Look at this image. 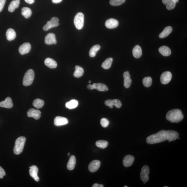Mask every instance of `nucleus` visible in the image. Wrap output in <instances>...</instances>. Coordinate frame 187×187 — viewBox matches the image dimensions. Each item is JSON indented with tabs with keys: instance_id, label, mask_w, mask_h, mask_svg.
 <instances>
[{
	"instance_id": "f257e3e1",
	"label": "nucleus",
	"mask_w": 187,
	"mask_h": 187,
	"mask_svg": "<svg viewBox=\"0 0 187 187\" xmlns=\"http://www.w3.org/2000/svg\"><path fill=\"white\" fill-rule=\"evenodd\" d=\"M167 140V131H160L156 134L150 135L147 137L146 142L149 144H155Z\"/></svg>"
},
{
	"instance_id": "f03ea898",
	"label": "nucleus",
	"mask_w": 187,
	"mask_h": 187,
	"mask_svg": "<svg viewBox=\"0 0 187 187\" xmlns=\"http://www.w3.org/2000/svg\"><path fill=\"white\" fill-rule=\"evenodd\" d=\"M184 116L181 110L175 109L170 110L167 112L166 118L172 123H178L183 119Z\"/></svg>"
},
{
	"instance_id": "7ed1b4c3",
	"label": "nucleus",
	"mask_w": 187,
	"mask_h": 187,
	"mask_svg": "<svg viewBox=\"0 0 187 187\" xmlns=\"http://www.w3.org/2000/svg\"><path fill=\"white\" fill-rule=\"evenodd\" d=\"M26 138L24 137H19L15 141L14 152L16 155L20 154L23 150Z\"/></svg>"
},
{
	"instance_id": "20e7f679",
	"label": "nucleus",
	"mask_w": 187,
	"mask_h": 187,
	"mask_svg": "<svg viewBox=\"0 0 187 187\" xmlns=\"http://www.w3.org/2000/svg\"><path fill=\"white\" fill-rule=\"evenodd\" d=\"M34 78V72L32 69H29L25 73L23 84L25 86H28L32 84Z\"/></svg>"
},
{
	"instance_id": "39448f33",
	"label": "nucleus",
	"mask_w": 187,
	"mask_h": 187,
	"mask_svg": "<svg viewBox=\"0 0 187 187\" xmlns=\"http://www.w3.org/2000/svg\"><path fill=\"white\" fill-rule=\"evenodd\" d=\"M84 15L82 12L77 13L74 19V23L76 28L78 30H81L84 26Z\"/></svg>"
},
{
	"instance_id": "423d86ee",
	"label": "nucleus",
	"mask_w": 187,
	"mask_h": 187,
	"mask_svg": "<svg viewBox=\"0 0 187 187\" xmlns=\"http://www.w3.org/2000/svg\"><path fill=\"white\" fill-rule=\"evenodd\" d=\"M59 20L58 18H52L51 20L47 22V24L43 26V30L46 31L54 27L58 26L59 24Z\"/></svg>"
},
{
	"instance_id": "0eeeda50",
	"label": "nucleus",
	"mask_w": 187,
	"mask_h": 187,
	"mask_svg": "<svg viewBox=\"0 0 187 187\" xmlns=\"http://www.w3.org/2000/svg\"><path fill=\"white\" fill-rule=\"evenodd\" d=\"M149 167L147 165L143 166L141 169L140 173V178L142 181L146 183L148 181L149 179Z\"/></svg>"
},
{
	"instance_id": "6e6552de",
	"label": "nucleus",
	"mask_w": 187,
	"mask_h": 187,
	"mask_svg": "<svg viewBox=\"0 0 187 187\" xmlns=\"http://www.w3.org/2000/svg\"><path fill=\"white\" fill-rule=\"evenodd\" d=\"M105 104L106 105L109 107L111 109L113 108V105L115 106L117 108H120L122 106L121 102L118 99L107 100L105 102Z\"/></svg>"
},
{
	"instance_id": "1a4fd4ad",
	"label": "nucleus",
	"mask_w": 187,
	"mask_h": 187,
	"mask_svg": "<svg viewBox=\"0 0 187 187\" xmlns=\"http://www.w3.org/2000/svg\"><path fill=\"white\" fill-rule=\"evenodd\" d=\"M172 78V74L169 72H164L162 74L160 78V80L162 84H166L169 83Z\"/></svg>"
},
{
	"instance_id": "9d476101",
	"label": "nucleus",
	"mask_w": 187,
	"mask_h": 187,
	"mask_svg": "<svg viewBox=\"0 0 187 187\" xmlns=\"http://www.w3.org/2000/svg\"><path fill=\"white\" fill-rule=\"evenodd\" d=\"M100 165V161L98 160H94L89 164L88 167V169L91 172H95L98 170Z\"/></svg>"
},
{
	"instance_id": "9b49d317",
	"label": "nucleus",
	"mask_w": 187,
	"mask_h": 187,
	"mask_svg": "<svg viewBox=\"0 0 187 187\" xmlns=\"http://www.w3.org/2000/svg\"><path fill=\"white\" fill-rule=\"evenodd\" d=\"M27 115L29 117H32L35 120H38L41 117V112L39 110L31 109L27 112Z\"/></svg>"
},
{
	"instance_id": "f8f14e48",
	"label": "nucleus",
	"mask_w": 187,
	"mask_h": 187,
	"mask_svg": "<svg viewBox=\"0 0 187 187\" xmlns=\"http://www.w3.org/2000/svg\"><path fill=\"white\" fill-rule=\"evenodd\" d=\"M45 43L48 45L56 44L57 43L56 36L53 33H49L45 36Z\"/></svg>"
},
{
	"instance_id": "ddd939ff",
	"label": "nucleus",
	"mask_w": 187,
	"mask_h": 187,
	"mask_svg": "<svg viewBox=\"0 0 187 187\" xmlns=\"http://www.w3.org/2000/svg\"><path fill=\"white\" fill-rule=\"evenodd\" d=\"M31 45L29 43H24L21 45L19 48V52L22 55L28 53L31 49Z\"/></svg>"
},
{
	"instance_id": "4468645a",
	"label": "nucleus",
	"mask_w": 187,
	"mask_h": 187,
	"mask_svg": "<svg viewBox=\"0 0 187 187\" xmlns=\"http://www.w3.org/2000/svg\"><path fill=\"white\" fill-rule=\"evenodd\" d=\"M30 170H29V173L30 175L34 179L36 182H38L39 180V178L37 174H38V168L37 166L33 165L30 167Z\"/></svg>"
},
{
	"instance_id": "2eb2a0df",
	"label": "nucleus",
	"mask_w": 187,
	"mask_h": 187,
	"mask_svg": "<svg viewBox=\"0 0 187 187\" xmlns=\"http://www.w3.org/2000/svg\"><path fill=\"white\" fill-rule=\"evenodd\" d=\"M68 123L67 118L61 116H57L54 120V124L56 126L65 125Z\"/></svg>"
},
{
	"instance_id": "dca6fc26",
	"label": "nucleus",
	"mask_w": 187,
	"mask_h": 187,
	"mask_svg": "<svg viewBox=\"0 0 187 187\" xmlns=\"http://www.w3.org/2000/svg\"><path fill=\"white\" fill-rule=\"evenodd\" d=\"M124 78V85L126 88H129L132 84V80L131 79L130 75L128 71H126L124 72L123 74Z\"/></svg>"
},
{
	"instance_id": "f3484780",
	"label": "nucleus",
	"mask_w": 187,
	"mask_h": 187,
	"mask_svg": "<svg viewBox=\"0 0 187 187\" xmlns=\"http://www.w3.org/2000/svg\"><path fill=\"white\" fill-rule=\"evenodd\" d=\"M178 136V133L176 131L172 130L167 131V140L169 141V142L176 140Z\"/></svg>"
},
{
	"instance_id": "a211bd4d",
	"label": "nucleus",
	"mask_w": 187,
	"mask_h": 187,
	"mask_svg": "<svg viewBox=\"0 0 187 187\" xmlns=\"http://www.w3.org/2000/svg\"><path fill=\"white\" fill-rule=\"evenodd\" d=\"M134 161V158L133 156L128 155L124 157L123 162L125 167H129L132 165Z\"/></svg>"
},
{
	"instance_id": "6ab92c4d",
	"label": "nucleus",
	"mask_w": 187,
	"mask_h": 187,
	"mask_svg": "<svg viewBox=\"0 0 187 187\" xmlns=\"http://www.w3.org/2000/svg\"><path fill=\"white\" fill-rule=\"evenodd\" d=\"M105 25L107 28L113 29L118 27V22L115 19L110 18L106 21Z\"/></svg>"
},
{
	"instance_id": "aec40b11",
	"label": "nucleus",
	"mask_w": 187,
	"mask_h": 187,
	"mask_svg": "<svg viewBox=\"0 0 187 187\" xmlns=\"http://www.w3.org/2000/svg\"><path fill=\"white\" fill-rule=\"evenodd\" d=\"M178 1L179 0H162L163 3L166 5V8L169 10L173 9Z\"/></svg>"
},
{
	"instance_id": "412c9836",
	"label": "nucleus",
	"mask_w": 187,
	"mask_h": 187,
	"mask_svg": "<svg viewBox=\"0 0 187 187\" xmlns=\"http://www.w3.org/2000/svg\"><path fill=\"white\" fill-rule=\"evenodd\" d=\"M13 107L12 99L9 97L6 98L5 101L0 102V107L10 109Z\"/></svg>"
},
{
	"instance_id": "4be33fe9",
	"label": "nucleus",
	"mask_w": 187,
	"mask_h": 187,
	"mask_svg": "<svg viewBox=\"0 0 187 187\" xmlns=\"http://www.w3.org/2000/svg\"><path fill=\"white\" fill-rule=\"evenodd\" d=\"M93 89H96L98 91H107L109 90L108 87L102 83H94L92 85Z\"/></svg>"
},
{
	"instance_id": "5701e85b",
	"label": "nucleus",
	"mask_w": 187,
	"mask_h": 187,
	"mask_svg": "<svg viewBox=\"0 0 187 187\" xmlns=\"http://www.w3.org/2000/svg\"><path fill=\"white\" fill-rule=\"evenodd\" d=\"M45 64L46 66L50 68H55L57 66V63L55 60L49 58L45 59Z\"/></svg>"
},
{
	"instance_id": "b1692460",
	"label": "nucleus",
	"mask_w": 187,
	"mask_h": 187,
	"mask_svg": "<svg viewBox=\"0 0 187 187\" xmlns=\"http://www.w3.org/2000/svg\"><path fill=\"white\" fill-rule=\"evenodd\" d=\"M6 38L8 41L14 40L16 37V33L13 29H8L6 32Z\"/></svg>"
},
{
	"instance_id": "393cba45",
	"label": "nucleus",
	"mask_w": 187,
	"mask_h": 187,
	"mask_svg": "<svg viewBox=\"0 0 187 187\" xmlns=\"http://www.w3.org/2000/svg\"><path fill=\"white\" fill-rule=\"evenodd\" d=\"M76 164V159L74 155H72L69 158L67 164V168L68 170H72L74 169Z\"/></svg>"
},
{
	"instance_id": "a878e982",
	"label": "nucleus",
	"mask_w": 187,
	"mask_h": 187,
	"mask_svg": "<svg viewBox=\"0 0 187 187\" xmlns=\"http://www.w3.org/2000/svg\"><path fill=\"white\" fill-rule=\"evenodd\" d=\"M133 55L135 58H140L142 55V50L138 45L135 46L132 50Z\"/></svg>"
},
{
	"instance_id": "bb28decb",
	"label": "nucleus",
	"mask_w": 187,
	"mask_h": 187,
	"mask_svg": "<svg viewBox=\"0 0 187 187\" xmlns=\"http://www.w3.org/2000/svg\"><path fill=\"white\" fill-rule=\"evenodd\" d=\"M20 1V0H14L12 1L8 6V11L10 12H13L19 6Z\"/></svg>"
},
{
	"instance_id": "cd10ccee",
	"label": "nucleus",
	"mask_w": 187,
	"mask_h": 187,
	"mask_svg": "<svg viewBox=\"0 0 187 187\" xmlns=\"http://www.w3.org/2000/svg\"><path fill=\"white\" fill-rule=\"evenodd\" d=\"M159 51L162 55L164 56H170L171 54V51L169 47L166 46H163L159 48Z\"/></svg>"
},
{
	"instance_id": "c85d7f7f",
	"label": "nucleus",
	"mask_w": 187,
	"mask_h": 187,
	"mask_svg": "<svg viewBox=\"0 0 187 187\" xmlns=\"http://www.w3.org/2000/svg\"><path fill=\"white\" fill-rule=\"evenodd\" d=\"M172 28L171 26H168L164 28L163 32L160 33L159 37L161 38H165L169 35L172 32Z\"/></svg>"
},
{
	"instance_id": "c756f323",
	"label": "nucleus",
	"mask_w": 187,
	"mask_h": 187,
	"mask_svg": "<svg viewBox=\"0 0 187 187\" xmlns=\"http://www.w3.org/2000/svg\"><path fill=\"white\" fill-rule=\"evenodd\" d=\"M75 70L74 73V76L76 78H80L83 75L84 70L83 68L78 66H75Z\"/></svg>"
},
{
	"instance_id": "7c9ffc66",
	"label": "nucleus",
	"mask_w": 187,
	"mask_h": 187,
	"mask_svg": "<svg viewBox=\"0 0 187 187\" xmlns=\"http://www.w3.org/2000/svg\"><path fill=\"white\" fill-rule=\"evenodd\" d=\"M78 105V102L75 99H72L66 104V107L69 109H75Z\"/></svg>"
},
{
	"instance_id": "2f4dec72",
	"label": "nucleus",
	"mask_w": 187,
	"mask_h": 187,
	"mask_svg": "<svg viewBox=\"0 0 187 187\" xmlns=\"http://www.w3.org/2000/svg\"><path fill=\"white\" fill-rule=\"evenodd\" d=\"M113 59L112 58H109L105 60L102 64V67L105 69H109L111 66L113 62Z\"/></svg>"
},
{
	"instance_id": "473e14b6",
	"label": "nucleus",
	"mask_w": 187,
	"mask_h": 187,
	"mask_svg": "<svg viewBox=\"0 0 187 187\" xmlns=\"http://www.w3.org/2000/svg\"><path fill=\"white\" fill-rule=\"evenodd\" d=\"M101 47L99 45H95L91 48L89 52V55L91 57H94L96 55L98 51L100 49Z\"/></svg>"
},
{
	"instance_id": "72a5a7b5",
	"label": "nucleus",
	"mask_w": 187,
	"mask_h": 187,
	"mask_svg": "<svg viewBox=\"0 0 187 187\" xmlns=\"http://www.w3.org/2000/svg\"><path fill=\"white\" fill-rule=\"evenodd\" d=\"M22 14L26 18L30 17L32 14V12L30 8L27 7H23L22 9Z\"/></svg>"
},
{
	"instance_id": "f704fd0d",
	"label": "nucleus",
	"mask_w": 187,
	"mask_h": 187,
	"mask_svg": "<svg viewBox=\"0 0 187 187\" xmlns=\"http://www.w3.org/2000/svg\"><path fill=\"white\" fill-rule=\"evenodd\" d=\"M45 102L42 100L37 99H35L33 102V105L37 109L42 108L44 105Z\"/></svg>"
},
{
	"instance_id": "c9c22d12",
	"label": "nucleus",
	"mask_w": 187,
	"mask_h": 187,
	"mask_svg": "<svg viewBox=\"0 0 187 187\" xmlns=\"http://www.w3.org/2000/svg\"><path fill=\"white\" fill-rule=\"evenodd\" d=\"M96 145L97 147L104 149L108 146V143L107 141L105 140H99L96 141Z\"/></svg>"
},
{
	"instance_id": "e433bc0d",
	"label": "nucleus",
	"mask_w": 187,
	"mask_h": 187,
	"mask_svg": "<svg viewBox=\"0 0 187 187\" xmlns=\"http://www.w3.org/2000/svg\"><path fill=\"white\" fill-rule=\"evenodd\" d=\"M143 84L145 87H149L151 86L152 83V80L151 77H145L143 78L142 81Z\"/></svg>"
},
{
	"instance_id": "4c0bfd02",
	"label": "nucleus",
	"mask_w": 187,
	"mask_h": 187,
	"mask_svg": "<svg viewBox=\"0 0 187 187\" xmlns=\"http://www.w3.org/2000/svg\"><path fill=\"white\" fill-rule=\"evenodd\" d=\"M126 0H110V3L112 6H116L122 5Z\"/></svg>"
},
{
	"instance_id": "58836bf2",
	"label": "nucleus",
	"mask_w": 187,
	"mask_h": 187,
	"mask_svg": "<svg viewBox=\"0 0 187 187\" xmlns=\"http://www.w3.org/2000/svg\"><path fill=\"white\" fill-rule=\"evenodd\" d=\"M100 123L103 128H106L109 126V122L107 118H104L101 119Z\"/></svg>"
},
{
	"instance_id": "ea45409f",
	"label": "nucleus",
	"mask_w": 187,
	"mask_h": 187,
	"mask_svg": "<svg viewBox=\"0 0 187 187\" xmlns=\"http://www.w3.org/2000/svg\"><path fill=\"white\" fill-rule=\"evenodd\" d=\"M6 0H0V12L3 10Z\"/></svg>"
},
{
	"instance_id": "a19ab883",
	"label": "nucleus",
	"mask_w": 187,
	"mask_h": 187,
	"mask_svg": "<svg viewBox=\"0 0 187 187\" xmlns=\"http://www.w3.org/2000/svg\"><path fill=\"white\" fill-rule=\"evenodd\" d=\"M6 175L5 170L0 166V178H3V177Z\"/></svg>"
},
{
	"instance_id": "79ce46f5",
	"label": "nucleus",
	"mask_w": 187,
	"mask_h": 187,
	"mask_svg": "<svg viewBox=\"0 0 187 187\" xmlns=\"http://www.w3.org/2000/svg\"><path fill=\"white\" fill-rule=\"evenodd\" d=\"M92 187H103L104 186L103 185L99 184H98L96 183L93 185Z\"/></svg>"
},
{
	"instance_id": "37998d69",
	"label": "nucleus",
	"mask_w": 187,
	"mask_h": 187,
	"mask_svg": "<svg viewBox=\"0 0 187 187\" xmlns=\"http://www.w3.org/2000/svg\"><path fill=\"white\" fill-rule=\"evenodd\" d=\"M25 1L29 4H33L34 3V0H24Z\"/></svg>"
},
{
	"instance_id": "c03bdc74",
	"label": "nucleus",
	"mask_w": 187,
	"mask_h": 187,
	"mask_svg": "<svg viewBox=\"0 0 187 187\" xmlns=\"http://www.w3.org/2000/svg\"><path fill=\"white\" fill-rule=\"evenodd\" d=\"M62 0H52L53 3L55 4L59 3L62 1Z\"/></svg>"
},
{
	"instance_id": "a18cd8bd",
	"label": "nucleus",
	"mask_w": 187,
	"mask_h": 187,
	"mask_svg": "<svg viewBox=\"0 0 187 187\" xmlns=\"http://www.w3.org/2000/svg\"><path fill=\"white\" fill-rule=\"evenodd\" d=\"M87 88L88 89H91V90H92L93 89V86L91 84H89L87 85Z\"/></svg>"
},
{
	"instance_id": "49530a36",
	"label": "nucleus",
	"mask_w": 187,
	"mask_h": 187,
	"mask_svg": "<svg viewBox=\"0 0 187 187\" xmlns=\"http://www.w3.org/2000/svg\"><path fill=\"white\" fill-rule=\"evenodd\" d=\"M70 155V153H68V156H69Z\"/></svg>"
},
{
	"instance_id": "de8ad7c7",
	"label": "nucleus",
	"mask_w": 187,
	"mask_h": 187,
	"mask_svg": "<svg viewBox=\"0 0 187 187\" xmlns=\"http://www.w3.org/2000/svg\"><path fill=\"white\" fill-rule=\"evenodd\" d=\"M89 83H91V80H89Z\"/></svg>"
},
{
	"instance_id": "09e8293b",
	"label": "nucleus",
	"mask_w": 187,
	"mask_h": 187,
	"mask_svg": "<svg viewBox=\"0 0 187 187\" xmlns=\"http://www.w3.org/2000/svg\"><path fill=\"white\" fill-rule=\"evenodd\" d=\"M124 187H128V186H125Z\"/></svg>"
},
{
	"instance_id": "8fccbe9b",
	"label": "nucleus",
	"mask_w": 187,
	"mask_h": 187,
	"mask_svg": "<svg viewBox=\"0 0 187 187\" xmlns=\"http://www.w3.org/2000/svg\"><path fill=\"white\" fill-rule=\"evenodd\" d=\"M168 186H164V187H167Z\"/></svg>"
}]
</instances>
